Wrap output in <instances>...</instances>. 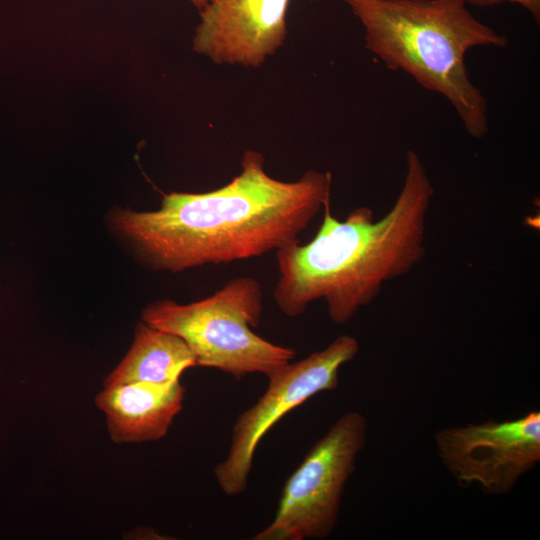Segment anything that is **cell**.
I'll return each instance as SVG.
<instances>
[{"label": "cell", "mask_w": 540, "mask_h": 540, "mask_svg": "<svg viewBox=\"0 0 540 540\" xmlns=\"http://www.w3.org/2000/svg\"><path fill=\"white\" fill-rule=\"evenodd\" d=\"M262 153L247 150L241 172L204 193L172 192L152 212L121 211L116 228L155 268L173 272L263 256L298 242L330 202L329 172L296 181L267 174Z\"/></svg>", "instance_id": "cell-1"}, {"label": "cell", "mask_w": 540, "mask_h": 540, "mask_svg": "<svg viewBox=\"0 0 540 540\" xmlns=\"http://www.w3.org/2000/svg\"><path fill=\"white\" fill-rule=\"evenodd\" d=\"M433 195L427 170L410 149L403 186L382 218L375 220L373 211L361 206L339 220L327 203L310 242L298 241L275 252L279 277L273 297L281 312L297 317L310 303L324 299L331 321L347 323L386 282L407 274L423 259Z\"/></svg>", "instance_id": "cell-2"}, {"label": "cell", "mask_w": 540, "mask_h": 540, "mask_svg": "<svg viewBox=\"0 0 540 540\" xmlns=\"http://www.w3.org/2000/svg\"><path fill=\"white\" fill-rule=\"evenodd\" d=\"M343 1L364 28L366 49L388 69L443 95L470 136L488 132L487 100L470 80L465 56L473 47H505V35L475 18L463 0Z\"/></svg>", "instance_id": "cell-3"}, {"label": "cell", "mask_w": 540, "mask_h": 540, "mask_svg": "<svg viewBox=\"0 0 540 540\" xmlns=\"http://www.w3.org/2000/svg\"><path fill=\"white\" fill-rule=\"evenodd\" d=\"M262 312L260 283L240 276L196 302L151 303L143 310L142 320L183 339L197 366L218 369L238 381L251 373L267 374L296 355L293 348L274 344L252 330L259 325Z\"/></svg>", "instance_id": "cell-4"}, {"label": "cell", "mask_w": 540, "mask_h": 540, "mask_svg": "<svg viewBox=\"0 0 540 540\" xmlns=\"http://www.w3.org/2000/svg\"><path fill=\"white\" fill-rule=\"evenodd\" d=\"M366 437L367 421L361 413L351 411L340 416L286 480L272 522L252 539L329 537Z\"/></svg>", "instance_id": "cell-5"}, {"label": "cell", "mask_w": 540, "mask_h": 540, "mask_svg": "<svg viewBox=\"0 0 540 540\" xmlns=\"http://www.w3.org/2000/svg\"><path fill=\"white\" fill-rule=\"evenodd\" d=\"M358 351L355 337L340 335L324 349L265 374L267 389L237 417L228 453L214 468L224 494L237 496L247 489L255 451L265 434L284 415L314 395L336 389L340 368L353 360Z\"/></svg>", "instance_id": "cell-6"}, {"label": "cell", "mask_w": 540, "mask_h": 540, "mask_svg": "<svg viewBox=\"0 0 540 540\" xmlns=\"http://www.w3.org/2000/svg\"><path fill=\"white\" fill-rule=\"evenodd\" d=\"M435 444L459 484L503 495L540 460V413L444 428L435 434Z\"/></svg>", "instance_id": "cell-7"}, {"label": "cell", "mask_w": 540, "mask_h": 540, "mask_svg": "<svg viewBox=\"0 0 540 540\" xmlns=\"http://www.w3.org/2000/svg\"><path fill=\"white\" fill-rule=\"evenodd\" d=\"M290 0H208L193 49L217 64L258 68L287 36Z\"/></svg>", "instance_id": "cell-8"}, {"label": "cell", "mask_w": 540, "mask_h": 540, "mask_svg": "<svg viewBox=\"0 0 540 540\" xmlns=\"http://www.w3.org/2000/svg\"><path fill=\"white\" fill-rule=\"evenodd\" d=\"M185 387L167 383L135 382L104 387L95 398L104 412L108 434L117 444L158 441L183 409Z\"/></svg>", "instance_id": "cell-9"}, {"label": "cell", "mask_w": 540, "mask_h": 540, "mask_svg": "<svg viewBox=\"0 0 540 540\" xmlns=\"http://www.w3.org/2000/svg\"><path fill=\"white\" fill-rule=\"evenodd\" d=\"M194 366L195 356L183 339L142 321L136 326L129 351L107 375L103 386L177 381L186 369Z\"/></svg>", "instance_id": "cell-10"}, {"label": "cell", "mask_w": 540, "mask_h": 540, "mask_svg": "<svg viewBox=\"0 0 540 540\" xmlns=\"http://www.w3.org/2000/svg\"><path fill=\"white\" fill-rule=\"evenodd\" d=\"M466 4H472L475 6L486 7L502 2H511L518 4L525 8L533 16L535 21H540V0H463Z\"/></svg>", "instance_id": "cell-11"}, {"label": "cell", "mask_w": 540, "mask_h": 540, "mask_svg": "<svg viewBox=\"0 0 540 540\" xmlns=\"http://www.w3.org/2000/svg\"><path fill=\"white\" fill-rule=\"evenodd\" d=\"M199 10H201L208 0H190Z\"/></svg>", "instance_id": "cell-12"}]
</instances>
